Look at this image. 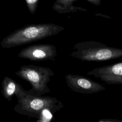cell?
Instances as JSON below:
<instances>
[{"label":"cell","instance_id":"6da1fadb","mask_svg":"<svg viewBox=\"0 0 122 122\" xmlns=\"http://www.w3.org/2000/svg\"><path fill=\"white\" fill-rule=\"evenodd\" d=\"M64 29L53 23L30 24L15 30L3 38L0 44L2 48H10L52 36Z\"/></svg>","mask_w":122,"mask_h":122},{"label":"cell","instance_id":"7a4b0ae2","mask_svg":"<svg viewBox=\"0 0 122 122\" xmlns=\"http://www.w3.org/2000/svg\"><path fill=\"white\" fill-rule=\"evenodd\" d=\"M73 49L70 56L81 61H104L122 57V49L109 47L93 41L77 43Z\"/></svg>","mask_w":122,"mask_h":122},{"label":"cell","instance_id":"3957f363","mask_svg":"<svg viewBox=\"0 0 122 122\" xmlns=\"http://www.w3.org/2000/svg\"><path fill=\"white\" fill-rule=\"evenodd\" d=\"M63 107L62 103L55 98L26 94L18 100L14 110L19 114L39 119L44 110H49L54 113Z\"/></svg>","mask_w":122,"mask_h":122},{"label":"cell","instance_id":"277c9868","mask_svg":"<svg viewBox=\"0 0 122 122\" xmlns=\"http://www.w3.org/2000/svg\"><path fill=\"white\" fill-rule=\"evenodd\" d=\"M15 74L30 84L31 88L25 91L26 94L42 96L50 92L48 83L50 81V77L54 75L50 68L34 65H22Z\"/></svg>","mask_w":122,"mask_h":122},{"label":"cell","instance_id":"5b68a950","mask_svg":"<svg viewBox=\"0 0 122 122\" xmlns=\"http://www.w3.org/2000/svg\"><path fill=\"white\" fill-rule=\"evenodd\" d=\"M56 48L51 44H38L27 46L18 54L19 58L33 61H53L57 56Z\"/></svg>","mask_w":122,"mask_h":122},{"label":"cell","instance_id":"8992f818","mask_svg":"<svg viewBox=\"0 0 122 122\" xmlns=\"http://www.w3.org/2000/svg\"><path fill=\"white\" fill-rule=\"evenodd\" d=\"M65 78L68 86L75 92L91 94L105 90L103 85L85 76L68 74Z\"/></svg>","mask_w":122,"mask_h":122},{"label":"cell","instance_id":"52a82bcc","mask_svg":"<svg viewBox=\"0 0 122 122\" xmlns=\"http://www.w3.org/2000/svg\"><path fill=\"white\" fill-rule=\"evenodd\" d=\"M87 74L109 84H122V62L94 68Z\"/></svg>","mask_w":122,"mask_h":122},{"label":"cell","instance_id":"ba28073f","mask_svg":"<svg viewBox=\"0 0 122 122\" xmlns=\"http://www.w3.org/2000/svg\"><path fill=\"white\" fill-rule=\"evenodd\" d=\"M1 93L8 101L11 100L15 95L19 99L26 94L22 86L8 76H5L1 82Z\"/></svg>","mask_w":122,"mask_h":122},{"label":"cell","instance_id":"9c48e42d","mask_svg":"<svg viewBox=\"0 0 122 122\" xmlns=\"http://www.w3.org/2000/svg\"><path fill=\"white\" fill-rule=\"evenodd\" d=\"M77 0H55L52 8L60 14L66 13L78 10L81 8L76 7L72 5L73 2ZM88 2L97 6L101 5V0H86Z\"/></svg>","mask_w":122,"mask_h":122},{"label":"cell","instance_id":"30bf717a","mask_svg":"<svg viewBox=\"0 0 122 122\" xmlns=\"http://www.w3.org/2000/svg\"><path fill=\"white\" fill-rule=\"evenodd\" d=\"M30 12L33 14L35 13L40 0H25Z\"/></svg>","mask_w":122,"mask_h":122},{"label":"cell","instance_id":"8fae6325","mask_svg":"<svg viewBox=\"0 0 122 122\" xmlns=\"http://www.w3.org/2000/svg\"><path fill=\"white\" fill-rule=\"evenodd\" d=\"M97 122H122V121L117 119L106 118L100 119L97 121Z\"/></svg>","mask_w":122,"mask_h":122}]
</instances>
